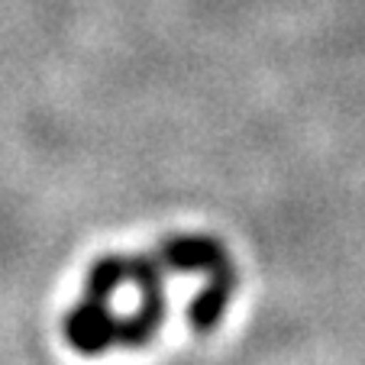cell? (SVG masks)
<instances>
[{"instance_id":"6da1fadb","label":"cell","mask_w":365,"mask_h":365,"mask_svg":"<svg viewBox=\"0 0 365 365\" xmlns=\"http://www.w3.org/2000/svg\"><path fill=\"white\" fill-rule=\"evenodd\" d=\"M236 265L214 236H168L155 249L107 255L84 278L65 317V339L81 356H107L152 343L175 310V288L236 294Z\"/></svg>"}]
</instances>
